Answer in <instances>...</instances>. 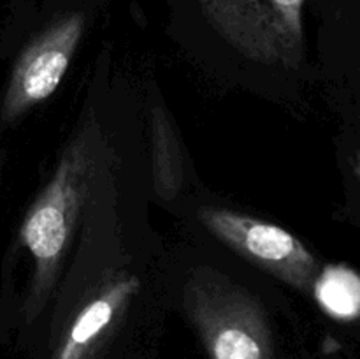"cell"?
Here are the masks:
<instances>
[{"label":"cell","instance_id":"cell-6","mask_svg":"<svg viewBox=\"0 0 360 359\" xmlns=\"http://www.w3.org/2000/svg\"><path fill=\"white\" fill-rule=\"evenodd\" d=\"M139 285V278L132 275L105 285L77 312L49 359H94Z\"/></svg>","mask_w":360,"mask_h":359},{"label":"cell","instance_id":"cell-2","mask_svg":"<svg viewBox=\"0 0 360 359\" xmlns=\"http://www.w3.org/2000/svg\"><path fill=\"white\" fill-rule=\"evenodd\" d=\"M88 150L76 141L63 153L55 175L35 199L21 225L20 238L34 260L28 319H34L49 294L74 220L86 194Z\"/></svg>","mask_w":360,"mask_h":359},{"label":"cell","instance_id":"cell-9","mask_svg":"<svg viewBox=\"0 0 360 359\" xmlns=\"http://www.w3.org/2000/svg\"><path fill=\"white\" fill-rule=\"evenodd\" d=\"M354 172L357 175V178L360 180V151L355 153V158H354Z\"/></svg>","mask_w":360,"mask_h":359},{"label":"cell","instance_id":"cell-3","mask_svg":"<svg viewBox=\"0 0 360 359\" xmlns=\"http://www.w3.org/2000/svg\"><path fill=\"white\" fill-rule=\"evenodd\" d=\"M225 42L246 58L295 69L304 55L306 0H195Z\"/></svg>","mask_w":360,"mask_h":359},{"label":"cell","instance_id":"cell-1","mask_svg":"<svg viewBox=\"0 0 360 359\" xmlns=\"http://www.w3.org/2000/svg\"><path fill=\"white\" fill-rule=\"evenodd\" d=\"M183 301L207 359H274L266 310L225 275L197 270L186 282Z\"/></svg>","mask_w":360,"mask_h":359},{"label":"cell","instance_id":"cell-5","mask_svg":"<svg viewBox=\"0 0 360 359\" xmlns=\"http://www.w3.org/2000/svg\"><path fill=\"white\" fill-rule=\"evenodd\" d=\"M84 14L70 13L53 21L32 39L18 56L0 108V120L11 123L55 94L70 65L81 35Z\"/></svg>","mask_w":360,"mask_h":359},{"label":"cell","instance_id":"cell-8","mask_svg":"<svg viewBox=\"0 0 360 359\" xmlns=\"http://www.w3.org/2000/svg\"><path fill=\"white\" fill-rule=\"evenodd\" d=\"M151 146L155 190L162 199H172L181 189V153L171 122L160 108H155L151 120Z\"/></svg>","mask_w":360,"mask_h":359},{"label":"cell","instance_id":"cell-7","mask_svg":"<svg viewBox=\"0 0 360 359\" xmlns=\"http://www.w3.org/2000/svg\"><path fill=\"white\" fill-rule=\"evenodd\" d=\"M313 296L320 308L336 320L360 317V275L345 264H329L313 282Z\"/></svg>","mask_w":360,"mask_h":359},{"label":"cell","instance_id":"cell-4","mask_svg":"<svg viewBox=\"0 0 360 359\" xmlns=\"http://www.w3.org/2000/svg\"><path fill=\"white\" fill-rule=\"evenodd\" d=\"M199 218L220 241L250 263L269 271L297 291H311L319 263L292 232L225 208H202Z\"/></svg>","mask_w":360,"mask_h":359}]
</instances>
